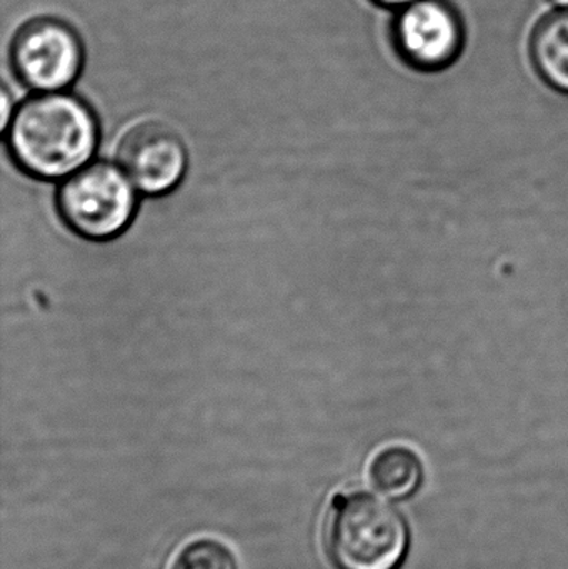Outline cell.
Instances as JSON below:
<instances>
[{
  "label": "cell",
  "instance_id": "10",
  "mask_svg": "<svg viewBox=\"0 0 568 569\" xmlns=\"http://www.w3.org/2000/svg\"><path fill=\"white\" fill-rule=\"evenodd\" d=\"M372 2L387 7V9H402V7L409 6V3L416 2V0H372Z\"/></svg>",
  "mask_w": 568,
  "mask_h": 569
},
{
  "label": "cell",
  "instance_id": "5",
  "mask_svg": "<svg viewBox=\"0 0 568 569\" xmlns=\"http://www.w3.org/2000/svg\"><path fill=\"white\" fill-rule=\"evenodd\" d=\"M10 62L17 79L30 89L59 92L82 70V40L63 20L33 17L13 33Z\"/></svg>",
  "mask_w": 568,
  "mask_h": 569
},
{
  "label": "cell",
  "instance_id": "3",
  "mask_svg": "<svg viewBox=\"0 0 568 569\" xmlns=\"http://www.w3.org/2000/svg\"><path fill=\"white\" fill-rule=\"evenodd\" d=\"M59 210L70 229L92 240L119 236L136 213V192L122 169L110 163L82 167L59 192Z\"/></svg>",
  "mask_w": 568,
  "mask_h": 569
},
{
  "label": "cell",
  "instance_id": "9",
  "mask_svg": "<svg viewBox=\"0 0 568 569\" xmlns=\"http://www.w3.org/2000/svg\"><path fill=\"white\" fill-rule=\"evenodd\" d=\"M170 569H236V558L220 541L197 540L183 547Z\"/></svg>",
  "mask_w": 568,
  "mask_h": 569
},
{
  "label": "cell",
  "instance_id": "1",
  "mask_svg": "<svg viewBox=\"0 0 568 569\" xmlns=\"http://www.w3.org/2000/svg\"><path fill=\"white\" fill-rule=\"evenodd\" d=\"M99 139L92 110L76 97L43 92L13 112L9 147L20 169L39 179H60L82 169Z\"/></svg>",
  "mask_w": 568,
  "mask_h": 569
},
{
  "label": "cell",
  "instance_id": "2",
  "mask_svg": "<svg viewBox=\"0 0 568 569\" xmlns=\"http://www.w3.org/2000/svg\"><path fill=\"white\" fill-rule=\"evenodd\" d=\"M329 548L339 569H400L409 557V525L373 495L340 493L333 500Z\"/></svg>",
  "mask_w": 568,
  "mask_h": 569
},
{
  "label": "cell",
  "instance_id": "7",
  "mask_svg": "<svg viewBox=\"0 0 568 569\" xmlns=\"http://www.w3.org/2000/svg\"><path fill=\"white\" fill-rule=\"evenodd\" d=\"M529 56L537 76L550 89L568 96V9L554 10L537 20Z\"/></svg>",
  "mask_w": 568,
  "mask_h": 569
},
{
  "label": "cell",
  "instance_id": "4",
  "mask_svg": "<svg viewBox=\"0 0 568 569\" xmlns=\"http://www.w3.org/2000/svg\"><path fill=\"white\" fill-rule=\"evenodd\" d=\"M390 39L399 59L417 72L449 69L466 47V23L449 0H416L397 9Z\"/></svg>",
  "mask_w": 568,
  "mask_h": 569
},
{
  "label": "cell",
  "instance_id": "6",
  "mask_svg": "<svg viewBox=\"0 0 568 569\" xmlns=\"http://www.w3.org/2000/svg\"><path fill=\"white\" fill-rule=\"evenodd\" d=\"M117 159L130 182L149 196L172 190L187 169L182 139L176 130L160 122L137 123L127 130Z\"/></svg>",
  "mask_w": 568,
  "mask_h": 569
},
{
  "label": "cell",
  "instance_id": "8",
  "mask_svg": "<svg viewBox=\"0 0 568 569\" xmlns=\"http://www.w3.org/2000/svg\"><path fill=\"white\" fill-rule=\"evenodd\" d=\"M423 478L422 458L403 445L382 448L369 465L370 485L390 500H409L422 488Z\"/></svg>",
  "mask_w": 568,
  "mask_h": 569
},
{
  "label": "cell",
  "instance_id": "12",
  "mask_svg": "<svg viewBox=\"0 0 568 569\" xmlns=\"http://www.w3.org/2000/svg\"><path fill=\"white\" fill-rule=\"evenodd\" d=\"M549 2L559 7V9H568V0H549Z\"/></svg>",
  "mask_w": 568,
  "mask_h": 569
},
{
  "label": "cell",
  "instance_id": "11",
  "mask_svg": "<svg viewBox=\"0 0 568 569\" xmlns=\"http://www.w3.org/2000/svg\"><path fill=\"white\" fill-rule=\"evenodd\" d=\"M2 100H3L2 130H6L7 126H9V112H10L9 92H7V90H3Z\"/></svg>",
  "mask_w": 568,
  "mask_h": 569
}]
</instances>
